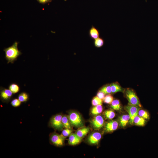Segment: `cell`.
Returning <instances> with one entry per match:
<instances>
[{"instance_id": "484cf974", "label": "cell", "mask_w": 158, "mask_h": 158, "mask_svg": "<svg viewBox=\"0 0 158 158\" xmlns=\"http://www.w3.org/2000/svg\"><path fill=\"white\" fill-rule=\"evenodd\" d=\"M92 105L96 106L98 105H102V100L99 98L97 96L95 97L92 101Z\"/></svg>"}, {"instance_id": "7a4b0ae2", "label": "cell", "mask_w": 158, "mask_h": 158, "mask_svg": "<svg viewBox=\"0 0 158 158\" xmlns=\"http://www.w3.org/2000/svg\"><path fill=\"white\" fill-rule=\"evenodd\" d=\"M129 104L141 107L139 100L135 91L132 89L128 88L124 91Z\"/></svg>"}, {"instance_id": "4fadbf2b", "label": "cell", "mask_w": 158, "mask_h": 158, "mask_svg": "<svg viewBox=\"0 0 158 158\" xmlns=\"http://www.w3.org/2000/svg\"><path fill=\"white\" fill-rule=\"evenodd\" d=\"M110 85L112 93H115L118 92H123L124 90L117 82L112 83L110 84Z\"/></svg>"}, {"instance_id": "4dcf8cb0", "label": "cell", "mask_w": 158, "mask_h": 158, "mask_svg": "<svg viewBox=\"0 0 158 158\" xmlns=\"http://www.w3.org/2000/svg\"><path fill=\"white\" fill-rule=\"evenodd\" d=\"M41 4H45L50 2L51 0H37Z\"/></svg>"}, {"instance_id": "9c48e42d", "label": "cell", "mask_w": 158, "mask_h": 158, "mask_svg": "<svg viewBox=\"0 0 158 158\" xmlns=\"http://www.w3.org/2000/svg\"><path fill=\"white\" fill-rule=\"evenodd\" d=\"M102 135L100 133L95 132L91 134L88 137L87 141L92 145H95L98 143L100 140Z\"/></svg>"}, {"instance_id": "ac0fdd59", "label": "cell", "mask_w": 158, "mask_h": 158, "mask_svg": "<svg viewBox=\"0 0 158 158\" xmlns=\"http://www.w3.org/2000/svg\"><path fill=\"white\" fill-rule=\"evenodd\" d=\"M18 99L21 102H26L29 99V95L25 92H22L18 95Z\"/></svg>"}, {"instance_id": "52a82bcc", "label": "cell", "mask_w": 158, "mask_h": 158, "mask_svg": "<svg viewBox=\"0 0 158 158\" xmlns=\"http://www.w3.org/2000/svg\"><path fill=\"white\" fill-rule=\"evenodd\" d=\"M13 95L12 92L9 89L2 86L0 88V98L4 103H8L11 100Z\"/></svg>"}, {"instance_id": "7402d4cb", "label": "cell", "mask_w": 158, "mask_h": 158, "mask_svg": "<svg viewBox=\"0 0 158 158\" xmlns=\"http://www.w3.org/2000/svg\"><path fill=\"white\" fill-rule=\"evenodd\" d=\"M105 94H109L112 93L110 85H105L101 88L99 90Z\"/></svg>"}, {"instance_id": "30bf717a", "label": "cell", "mask_w": 158, "mask_h": 158, "mask_svg": "<svg viewBox=\"0 0 158 158\" xmlns=\"http://www.w3.org/2000/svg\"><path fill=\"white\" fill-rule=\"evenodd\" d=\"M82 139L76 134H71L68 138V143L70 145H75L79 144L81 141Z\"/></svg>"}, {"instance_id": "7c38bea8", "label": "cell", "mask_w": 158, "mask_h": 158, "mask_svg": "<svg viewBox=\"0 0 158 158\" xmlns=\"http://www.w3.org/2000/svg\"><path fill=\"white\" fill-rule=\"evenodd\" d=\"M99 34L98 29L92 25L89 31V35L90 37L95 40L99 37Z\"/></svg>"}, {"instance_id": "44dd1931", "label": "cell", "mask_w": 158, "mask_h": 158, "mask_svg": "<svg viewBox=\"0 0 158 158\" xmlns=\"http://www.w3.org/2000/svg\"><path fill=\"white\" fill-rule=\"evenodd\" d=\"M111 107L114 110H120L121 109V105L118 99L113 100L111 104Z\"/></svg>"}, {"instance_id": "8992f818", "label": "cell", "mask_w": 158, "mask_h": 158, "mask_svg": "<svg viewBox=\"0 0 158 158\" xmlns=\"http://www.w3.org/2000/svg\"><path fill=\"white\" fill-rule=\"evenodd\" d=\"M139 108L137 106L130 104L124 107L125 110L128 113L130 116L129 122L130 124H133L134 118L138 115Z\"/></svg>"}, {"instance_id": "5bb4252c", "label": "cell", "mask_w": 158, "mask_h": 158, "mask_svg": "<svg viewBox=\"0 0 158 158\" xmlns=\"http://www.w3.org/2000/svg\"><path fill=\"white\" fill-rule=\"evenodd\" d=\"M130 117L128 114H125L121 116L119 118V122L121 126L122 127H124L127 125L130 120Z\"/></svg>"}, {"instance_id": "d4e9b609", "label": "cell", "mask_w": 158, "mask_h": 158, "mask_svg": "<svg viewBox=\"0 0 158 158\" xmlns=\"http://www.w3.org/2000/svg\"><path fill=\"white\" fill-rule=\"evenodd\" d=\"M138 115L145 119H149L150 118L149 113L144 110H139L138 112Z\"/></svg>"}, {"instance_id": "3957f363", "label": "cell", "mask_w": 158, "mask_h": 158, "mask_svg": "<svg viewBox=\"0 0 158 158\" xmlns=\"http://www.w3.org/2000/svg\"><path fill=\"white\" fill-rule=\"evenodd\" d=\"M68 116L71 126L76 128H80L83 126L82 117L77 112H71L69 113Z\"/></svg>"}, {"instance_id": "5b68a950", "label": "cell", "mask_w": 158, "mask_h": 158, "mask_svg": "<svg viewBox=\"0 0 158 158\" xmlns=\"http://www.w3.org/2000/svg\"><path fill=\"white\" fill-rule=\"evenodd\" d=\"M65 137L62 134H59L55 132L49 135V140L53 145L61 147L64 144Z\"/></svg>"}, {"instance_id": "2e32d148", "label": "cell", "mask_w": 158, "mask_h": 158, "mask_svg": "<svg viewBox=\"0 0 158 158\" xmlns=\"http://www.w3.org/2000/svg\"><path fill=\"white\" fill-rule=\"evenodd\" d=\"M90 131V128L87 127H84L78 130L76 134L80 138H82L85 136Z\"/></svg>"}, {"instance_id": "277c9868", "label": "cell", "mask_w": 158, "mask_h": 158, "mask_svg": "<svg viewBox=\"0 0 158 158\" xmlns=\"http://www.w3.org/2000/svg\"><path fill=\"white\" fill-rule=\"evenodd\" d=\"M63 116L61 114L54 115L51 118L49 122V126L56 130H61L64 128L62 122Z\"/></svg>"}, {"instance_id": "f1b7e54d", "label": "cell", "mask_w": 158, "mask_h": 158, "mask_svg": "<svg viewBox=\"0 0 158 158\" xmlns=\"http://www.w3.org/2000/svg\"><path fill=\"white\" fill-rule=\"evenodd\" d=\"M72 130L71 129L65 128L62 131L61 134L64 137H66L70 136L71 134Z\"/></svg>"}, {"instance_id": "4316f807", "label": "cell", "mask_w": 158, "mask_h": 158, "mask_svg": "<svg viewBox=\"0 0 158 158\" xmlns=\"http://www.w3.org/2000/svg\"><path fill=\"white\" fill-rule=\"evenodd\" d=\"M113 97L110 94H107L105 96L103 99V101L104 103L107 104H111L113 100Z\"/></svg>"}, {"instance_id": "e0dca14e", "label": "cell", "mask_w": 158, "mask_h": 158, "mask_svg": "<svg viewBox=\"0 0 158 158\" xmlns=\"http://www.w3.org/2000/svg\"><path fill=\"white\" fill-rule=\"evenodd\" d=\"M103 110V107L102 105L94 106L91 110V113L93 115H97L102 113Z\"/></svg>"}, {"instance_id": "6da1fadb", "label": "cell", "mask_w": 158, "mask_h": 158, "mask_svg": "<svg viewBox=\"0 0 158 158\" xmlns=\"http://www.w3.org/2000/svg\"><path fill=\"white\" fill-rule=\"evenodd\" d=\"M18 42H15L12 46L4 49L7 63H13L18 57L21 54V52L18 49Z\"/></svg>"}, {"instance_id": "d6986e66", "label": "cell", "mask_w": 158, "mask_h": 158, "mask_svg": "<svg viewBox=\"0 0 158 158\" xmlns=\"http://www.w3.org/2000/svg\"><path fill=\"white\" fill-rule=\"evenodd\" d=\"M8 89L13 94L18 92L20 90V87L19 85L16 83H11L8 86Z\"/></svg>"}, {"instance_id": "ba28073f", "label": "cell", "mask_w": 158, "mask_h": 158, "mask_svg": "<svg viewBox=\"0 0 158 158\" xmlns=\"http://www.w3.org/2000/svg\"><path fill=\"white\" fill-rule=\"evenodd\" d=\"M90 123L92 127L95 129H99L103 126L104 120L100 115H97L91 121Z\"/></svg>"}, {"instance_id": "603a6c76", "label": "cell", "mask_w": 158, "mask_h": 158, "mask_svg": "<svg viewBox=\"0 0 158 158\" xmlns=\"http://www.w3.org/2000/svg\"><path fill=\"white\" fill-rule=\"evenodd\" d=\"M104 115L107 118L109 119L114 118L115 115L114 111L111 110H106L104 112Z\"/></svg>"}, {"instance_id": "ffe728a7", "label": "cell", "mask_w": 158, "mask_h": 158, "mask_svg": "<svg viewBox=\"0 0 158 158\" xmlns=\"http://www.w3.org/2000/svg\"><path fill=\"white\" fill-rule=\"evenodd\" d=\"M62 122L64 128L71 129V125L68 116L66 115L63 116L62 118Z\"/></svg>"}, {"instance_id": "83f0119b", "label": "cell", "mask_w": 158, "mask_h": 158, "mask_svg": "<svg viewBox=\"0 0 158 158\" xmlns=\"http://www.w3.org/2000/svg\"><path fill=\"white\" fill-rule=\"evenodd\" d=\"M21 103V102L18 99L14 98L11 101V104L12 106L14 107H18L20 106Z\"/></svg>"}, {"instance_id": "9a60e30c", "label": "cell", "mask_w": 158, "mask_h": 158, "mask_svg": "<svg viewBox=\"0 0 158 158\" xmlns=\"http://www.w3.org/2000/svg\"><path fill=\"white\" fill-rule=\"evenodd\" d=\"M146 122L145 119L140 116L138 115H137L134 118L133 120V123L134 124L138 126H144Z\"/></svg>"}, {"instance_id": "f546056e", "label": "cell", "mask_w": 158, "mask_h": 158, "mask_svg": "<svg viewBox=\"0 0 158 158\" xmlns=\"http://www.w3.org/2000/svg\"><path fill=\"white\" fill-rule=\"evenodd\" d=\"M105 94L102 92L99 91L97 93V96L101 99H103L105 97Z\"/></svg>"}, {"instance_id": "cb8c5ba5", "label": "cell", "mask_w": 158, "mask_h": 158, "mask_svg": "<svg viewBox=\"0 0 158 158\" xmlns=\"http://www.w3.org/2000/svg\"><path fill=\"white\" fill-rule=\"evenodd\" d=\"M104 44V40L102 38L99 37L94 40V45L96 47H101Z\"/></svg>"}, {"instance_id": "8fae6325", "label": "cell", "mask_w": 158, "mask_h": 158, "mask_svg": "<svg viewBox=\"0 0 158 158\" xmlns=\"http://www.w3.org/2000/svg\"><path fill=\"white\" fill-rule=\"evenodd\" d=\"M118 123L115 121H111L107 123L105 126L106 132H109L116 130L118 128Z\"/></svg>"}]
</instances>
